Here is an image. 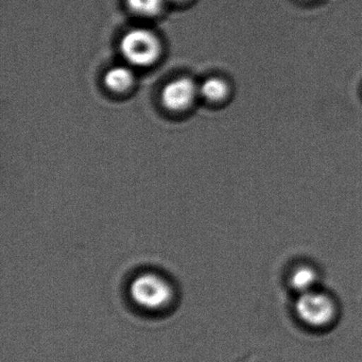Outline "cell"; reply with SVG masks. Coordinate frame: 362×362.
<instances>
[{
    "label": "cell",
    "mask_w": 362,
    "mask_h": 362,
    "mask_svg": "<svg viewBox=\"0 0 362 362\" xmlns=\"http://www.w3.org/2000/svg\"><path fill=\"white\" fill-rule=\"evenodd\" d=\"M130 296L135 304L141 308L160 310L170 304L173 291L166 279L148 272L137 275L131 281Z\"/></svg>",
    "instance_id": "6da1fadb"
},
{
    "label": "cell",
    "mask_w": 362,
    "mask_h": 362,
    "mask_svg": "<svg viewBox=\"0 0 362 362\" xmlns=\"http://www.w3.org/2000/svg\"><path fill=\"white\" fill-rule=\"evenodd\" d=\"M160 50L158 37L146 29H133L120 42V52L135 66L152 64L158 59Z\"/></svg>",
    "instance_id": "7a4b0ae2"
},
{
    "label": "cell",
    "mask_w": 362,
    "mask_h": 362,
    "mask_svg": "<svg viewBox=\"0 0 362 362\" xmlns=\"http://www.w3.org/2000/svg\"><path fill=\"white\" fill-rule=\"evenodd\" d=\"M300 319L310 326L326 325L334 317V303L325 294L309 291L302 293L296 305Z\"/></svg>",
    "instance_id": "3957f363"
},
{
    "label": "cell",
    "mask_w": 362,
    "mask_h": 362,
    "mask_svg": "<svg viewBox=\"0 0 362 362\" xmlns=\"http://www.w3.org/2000/svg\"><path fill=\"white\" fill-rule=\"evenodd\" d=\"M197 90L194 82L188 78L173 80L163 88V105L171 111H181L192 105Z\"/></svg>",
    "instance_id": "277c9868"
},
{
    "label": "cell",
    "mask_w": 362,
    "mask_h": 362,
    "mask_svg": "<svg viewBox=\"0 0 362 362\" xmlns=\"http://www.w3.org/2000/svg\"><path fill=\"white\" fill-rule=\"evenodd\" d=\"M133 83V74L128 67L117 66L110 69L105 76V84L114 92H124Z\"/></svg>",
    "instance_id": "5b68a950"
},
{
    "label": "cell",
    "mask_w": 362,
    "mask_h": 362,
    "mask_svg": "<svg viewBox=\"0 0 362 362\" xmlns=\"http://www.w3.org/2000/svg\"><path fill=\"white\" fill-rule=\"evenodd\" d=\"M317 273L309 267H300L296 269L290 277V285L300 294L313 291V287L317 283Z\"/></svg>",
    "instance_id": "8992f818"
},
{
    "label": "cell",
    "mask_w": 362,
    "mask_h": 362,
    "mask_svg": "<svg viewBox=\"0 0 362 362\" xmlns=\"http://www.w3.org/2000/svg\"><path fill=\"white\" fill-rule=\"evenodd\" d=\"M199 92L211 101H219L226 98L228 94V86L223 80L211 78L203 82Z\"/></svg>",
    "instance_id": "52a82bcc"
},
{
    "label": "cell",
    "mask_w": 362,
    "mask_h": 362,
    "mask_svg": "<svg viewBox=\"0 0 362 362\" xmlns=\"http://www.w3.org/2000/svg\"><path fill=\"white\" fill-rule=\"evenodd\" d=\"M166 0H127L129 9L139 16H153L160 13Z\"/></svg>",
    "instance_id": "ba28073f"
},
{
    "label": "cell",
    "mask_w": 362,
    "mask_h": 362,
    "mask_svg": "<svg viewBox=\"0 0 362 362\" xmlns=\"http://www.w3.org/2000/svg\"><path fill=\"white\" fill-rule=\"evenodd\" d=\"M302 1H306V3H313V1H317V0H302Z\"/></svg>",
    "instance_id": "9c48e42d"
},
{
    "label": "cell",
    "mask_w": 362,
    "mask_h": 362,
    "mask_svg": "<svg viewBox=\"0 0 362 362\" xmlns=\"http://www.w3.org/2000/svg\"><path fill=\"white\" fill-rule=\"evenodd\" d=\"M170 1H173V3H182V1H185V0H170Z\"/></svg>",
    "instance_id": "30bf717a"
}]
</instances>
